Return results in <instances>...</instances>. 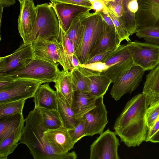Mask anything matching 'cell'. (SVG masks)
I'll return each mask as SVG.
<instances>
[{"instance_id":"cell-1","label":"cell","mask_w":159,"mask_h":159,"mask_svg":"<svg viewBox=\"0 0 159 159\" xmlns=\"http://www.w3.org/2000/svg\"><path fill=\"white\" fill-rule=\"evenodd\" d=\"M149 105L142 93L133 97L116 119L113 128L128 147L139 146L146 139L149 130L146 113Z\"/></svg>"},{"instance_id":"cell-2","label":"cell","mask_w":159,"mask_h":159,"mask_svg":"<svg viewBox=\"0 0 159 159\" xmlns=\"http://www.w3.org/2000/svg\"><path fill=\"white\" fill-rule=\"evenodd\" d=\"M44 125L38 108L30 111L25 119V125L19 143L25 144L34 159H76L74 151L63 154L57 152L45 140Z\"/></svg>"},{"instance_id":"cell-3","label":"cell","mask_w":159,"mask_h":159,"mask_svg":"<svg viewBox=\"0 0 159 159\" xmlns=\"http://www.w3.org/2000/svg\"><path fill=\"white\" fill-rule=\"evenodd\" d=\"M36 19L27 36V42L31 43L38 39L59 41L60 27L52 3H44L36 6Z\"/></svg>"},{"instance_id":"cell-4","label":"cell","mask_w":159,"mask_h":159,"mask_svg":"<svg viewBox=\"0 0 159 159\" xmlns=\"http://www.w3.org/2000/svg\"><path fill=\"white\" fill-rule=\"evenodd\" d=\"M89 10L82 13L81 19L85 26L80 42L74 54L80 64L85 63L96 45L102 32L103 20L98 11L90 12Z\"/></svg>"},{"instance_id":"cell-5","label":"cell","mask_w":159,"mask_h":159,"mask_svg":"<svg viewBox=\"0 0 159 159\" xmlns=\"http://www.w3.org/2000/svg\"><path fill=\"white\" fill-rule=\"evenodd\" d=\"M58 64L54 65L35 57L20 70L0 77V81L24 78L38 80L43 83L54 82L61 72L58 68Z\"/></svg>"},{"instance_id":"cell-6","label":"cell","mask_w":159,"mask_h":159,"mask_svg":"<svg viewBox=\"0 0 159 159\" xmlns=\"http://www.w3.org/2000/svg\"><path fill=\"white\" fill-rule=\"evenodd\" d=\"M43 83L38 80L24 78L0 81V103L33 97Z\"/></svg>"},{"instance_id":"cell-7","label":"cell","mask_w":159,"mask_h":159,"mask_svg":"<svg viewBox=\"0 0 159 159\" xmlns=\"http://www.w3.org/2000/svg\"><path fill=\"white\" fill-rule=\"evenodd\" d=\"M101 0L105 7L113 13L130 35L136 33L137 27L135 15L138 7V0Z\"/></svg>"},{"instance_id":"cell-8","label":"cell","mask_w":159,"mask_h":159,"mask_svg":"<svg viewBox=\"0 0 159 159\" xmlns=\"http://www.w3.org/2000/svg\"><path fill=\"white\" fill-rule=\"evenodd\" d=\"M126 45L135 66L146 71L153 69L159 64V46L131 41Z\"/></svg>"},{"instance_id":"cell-9","label":"cell","mask_w":159,"mask_h":159,"mask_svg":"<svg viewBox=\"0 0 159 159\" xmlns=\"http://www.w3.org/2000/svg\"><path fill=\"white\" fill-rule=\"evenodd\" d=\"M35 57L31 43H24L11 54L0 58V77L20 70Z\"/></svg>"},{"instance_id":"cell-10","label":"cell","mask_w":159,"mask_h":159,"mask_svg":"<svg viewBox=\"0 0 159 159\" xmlns=\"http://www.w3.org/2000/svg\"><path fill=\"white\" fill-rule=\"evenodd\" d=\"M115 132L108 129L102 134L90 147V159H119V140Z\"/></svg>"},{"instance_id":"cell-11","label":"cell","mask_w":159,"mask_h":159,"mask_svg":"<svg viewBox=\"0 0 159 159\" xmlns=\"http://www.w3.org/2000/svg\"><path fill=\"white\" fill-rule=\"evenodd\" d=\"M36 58L54 65L59 63L66 70L62 47L59 41L38 39L31 43Z\"/></svg>"},{"instance_id":"cell-12","label":"cell","mask_w":159,"mask_h":159,"mask_svg":"<svg viewBox=\"0 0 159 159\" xmlns=\"http://www.w3.org/2000/svg\"><path fill=\"white\" fill-rule=\"evenodd\" d=\"M145 70L135 66L118 77L113 82L110 94L116 101H118L125 94L130 93L136 89L142 81Z\"/></svg>"},{"instance_id":"cell-13","label":"cell","mask_w":159,"mask_h":159,"mask_svg":"<svg viewBox=\"0 0 159 159\" xmlns=\"http://www.w3.org/2000/svg\"><path fill=\"white\" fill-rule=\"evenodd\" d=\"M103 98V96L97 98L95 107L83 117L85 126V136L101 134L108 122Z\"/></svg>"},{"instance_id":"cell-14","label":"cell","mask_w":159,"mask_h":159,"mask_svg":"<svg viewBox=\"0 0 159 159\" xmlns=\"http://www.w3.org/2000/svg\"><path fill=\"white\" fill-rule=\"evenodd\" d=\"M138 7L136 13L137 28L159 27V0H138Z\"/></svg>"},{"instance_id":"cell-15","label":"cell","mask_w":159,"mask_h":159,"mask_svg":"<svg viewBox=\"0 0 159 159\" xmlns=\"http://www.w3.org/2000/svg\"><path fill=\"white\" fill-rule=\"evenodd\" d=\"M43 136L45 141L59 153L64 154L74 148L75 143L71 140L68 129L63 126L46 130Z\"/></svg>"},{"instance_id":"cell-16","label":"cell","mask_w":159,"mask_h":159,"mask_svg":"<svg viewBox=\"0 0 159 159\" xmlns=\"http://www.w3.org/2000/svg\"><path fill=\"white\" fill-rule=\"evenodd\" d=\"M35 7L33 0H26L20 4L18 27L19 33L24 43L27 42V36L31 32L36 20Z\"/></svg>"},{"instance_id":"cell-17","label":"cell","mask_w":159,"mask_h":159,"mask_svg":"<svg viewBox=\"0 0 159 159\" xmlns=\"http://www.w3.org/2000/svg\"><path fill=\"white\" fill-rule=\"evenodd\" d=\"M51 3L58 19L60 27L65 33L75 17L81 13L90 10L86 7L77 5L61 3Z\"/></svg>"},{"instance_id":"cell-18","label":"cell","mask_w":159,"mask_h":159,"mask_svg":"<svg viewBox=\"0 0 159 159\" xmlns=\"http://www.w3.org/2000/svg\"><path fill=\"white\" fill-rule=\"evenodd\" d=\"M120 45L119 39L116 32L103 20L102 32L97 43L90 54L88 60L103 52L114 51Z\"/></svg>"},{"instance_id":"cell-19","label":"cell","mask_w":159,"mask_h":159,"mask_svg":"<svg viewBox=\"0 0 159 159\" xmlns=\"http://www.w3.org/2000/svg\"><path fill=\"white\" fill-rule=\"evenodd\" d=\"M34 108H41L57 111V98L56 91L49 83L41 84L33 97Z\"/></svg>"},{"instance_id":"cell-20","label":"cell","mask_w":159,"mask_h":159,"mask_svg":"<svg viewBox=\"0 0 159 159\" xmlns=\"http://www.w3.org/2000/svg\"><path fill=\"white\" fill-rule=\"evenodd\" d=\"M97 98L89 93L75 92L71 107L77 120L81 121L85 114L95 107Z\"/></svg>"},{"instance_id":"cell-21","label":"cell","mask_w":159,"mask_h":159,"mask_svg":"<svg viewBox=\"0 0 159 159\" xmlns=\"http://www.w3.org/2000/svg\"><path fill=\"white\" fill-rule=\"evenodd\" d=\"M142 93L149 106L159 101V64L146 75Z\"/></svg>"},{"instance_id":"cell-22","label":"cell","mask_w":159,"mask_h":159,"mask_svg":"<svg viewBox=\"0 0 159 159\" xmlns=\"http://www.w3.org/2000/svg\"><path fill=\"white\" fill-rule=\"evenodd\" d=\"M70 72L75 92L89 93L91 82L90 76L96 72L80 66L74 68Z\"/></svg>"},{"instance_id":"cell-23","label":"cell","mask_w":159,"mask_h":159,"mask_svg":"<svg viewBox=\"0 0 159 159\" xmlns=\"http://www.w3.org/2000/svg\"><path fill=\"white\" fill-rule=\"evenodd\" d=\"M25 122L23 113L0 117V141L18 130Z\"/></svg>"},{"instance_id":"cell-24","label":"cell","mask_w":159,"mask_h":159,"mask_svg":"<svg viewBox=\"0 0 159 159\" xmlns=\"http://www.w3.org/2000/svg\"><path fill=\"white\" fill-rule=\"evenodd\" d=\"M57 98V111L63 126L68 129L74 128L80 121L77 120L71 106L63 96L56 91Z\"/></svg>"},{"instance_id":"cell-25","label":"cell","mask_w":159,"mask_h":159,"mask_svg":"<svg viewBox=\"0 0 159 159\" xmlns=\"http://www.w3.org/2000/svg\"><path fill=\"white\" fill-rule=\"evenodd\" d=\"M54 83L56 91L63 96L71 107L75 92L71 81L70 72L63 70Z\"/></svg>"},{"instance_id":"cell-26","label":"cell","mask_w":159,"mask_h":159,"mask_svg":"<svg viewBox=\"0 0 159 159\" xmlns=\"http://www.w3.org/2000/svg\"><path fill=\"white\" fill-rule=\"evenodd\" d=\"M24 125L10 135L0 141V159H7L17 147L20 139Z\"/></svg>"},{"instance_id":"cell-27","label":"cell","mask_w":159,"mask_h":159,"mask_svg":"<svg viewBox=\"0 0 159 159\" xmlns=\"http://www.w3.org/2000/svg\"><path fill=\"white\" fill-rule=\"evenodd\" d=\"M90 77L91 82L89 93L96 98L104 96L112 83L111 80L98 72H96Z\"/></svg>"},{"instance_id":"cell-28","label":"cell","mask_w":159,"mask_h":159,"mask_svg":"<svg viewBox=\"0 0 159 159\" xmlns=\"http://www.w3.org/2000/svg\"><path fill=\"white\" fill-rule=\"evenodd\" d=\"M135 66L131 57L119 61L111 65L104 71L101 75L108 77L113 83L115 80L125 72Z\"/></svg>"},{"instance_id":"cell-29","label":"cell","mask_w":159,"mask_h":159,"mask_svg":"<svg viewBox=\"0 0 159 159\" xmlns=\"http://www.w3.org/2000/svg\"><path fill=\"white\" fill-rule=\"evenodd\" d=\"M83 12L80 13L73 19L69 28L65 33L74 45V52L80 42L84 30L85 26L81 19V15Z\"/></svg>"},{"instance_id":"cell-30","label":"cell","mask_w":159,"mask_h":159,"mask_svg":"<svg viewBox=\"0 0 159 159\" xmlns=\"http://www.w3.org/2000/svg\"><path fill=\"white\" fill-rule=\"evenodd\" d=\"M58 40L62 47L66 67L65 71H70L73 68L72 60L74 53V47L72 42L60 27Z\"/></svg>"},{"instance_id":"cell-31","label":"cell","mask_w":159,"mask_h":159,"mask_svg":"<svg viewBox=\"0 0 159 159\" xmlns=\"http://www.w3.org/2000/svg\"><path fill=\"white\" fill-rule=\"evenodd\" d=\"M45 127L47 129H53L63 126L57 111L38 108Z\"/></svg>"},{"instance_id":"cell-32","label":"cell","mask_w":159,"mask_h":159,"mask_svg":"<svg viewBox=\"0 0 159 159\" xmlns=\"http://www.w3.org/2000/svg\"><path fill=\"white\" fill-rule=\"evenodd\" d=\"M135 33L139 38L143 39L145 42L159 46V27H139Z\"/></svg>"},{"instance_id":"cell-33","label":"cell","mask_w":159,"mask_h":159,"mask_svg":"<svg viewBox=\"0 0 159 159\" xmlns=\"http://www.w3.org/2000/svg\"><path fill=\"white\" fill-rule=\"evenodd\" d=\"M26 100L7 102L0 103V117L23 113Z\"/></svg>"},{"instance_id":"cell-34","label":"cell","mask_w":159,"mask_h":159,"mask_svg":"<svg viewBox=\"0 0 159 159\" xmlns=\"http://www.w3.org/2000/svg\"><path fill=\"white\" fill-rule=\"evenodd\" d=\"M105 8L113 22L116 32L119 39L120 43L124 40L128 42L131 41L129 38L130 35L123 28L117 17L111 10L105 7Z\"/></svg>"},{"instance_id":"cell-35","label":"cell","mask_w":159,"mask_h":159,"mask_svg":"<svg viewBox=\"0 0 159 159\" xmlns=\"http://www.w3.org/2000/svg\"><path fill=\"white\" fill-rule=\"evenodd\" d=\"M145 117L149 130L159 117V101L149 105L146 111Z\"/></svg>"},{"instance_id":"cell-36","label":"cell","mask_w":159,"mask_h":159,"mask_svg":"<svg viewBox=\"0 0 159 159\" xmlns=\"http://www.w3.org/2000/svg\"><path fill=\"white\" fill-rule=\"evenodd\" d=\"M71 140L75 144L82 137L85 136V126L83 120L80 121L74 128L68 129Z\"/></svg>"},{"instance_id":"cell-37","label":"cell","mask_w":159,"mask_h":159,"mask_svg":"<svg viewBox=\"0 0 159 159\" xmlns=\"http://www.w3.org/2000/svg\"><path fill=\"white\" fill-rule=\"evenodd\" d=\"M52 3H61L77 5L86 7L90 11L92 5L89 0H50Z\"/></svg>"},{"instance_id":"cell-38","label":"cell","mask_w":159,"mask_h":159,"mask_svg":"<svg viewBox=\"0 0 159 159\" xmlns=\"http://www.w3.org/2000/svg\"><path fill=\"white\" fill-rule=\"evenodd\" d=\"M80 66L84 67L92 71L101 73L108 68L105 63L99 62L89 64H80Z\"/></svg>"},{"instance_id":"cell-39","label":"cell","mask_w":159,"mask_h":159,"mask_svg":"<svg viewBox=\"0 0 159 159\" xmlns=\"http://www.w3.org/2000/svg\"><path fill=\"white\" fill-rule=\"evenodd\" d=\"M114 51H108L97 54L88 60L84 64L103 62Z\"/></svg>"},{"instance_id":"cell-40","label":"cell","mask_w":159,"mask_h":159,"mask_svg":"<svg viewBox=\"0 0 159 159\" xmlns=\"http://www.w3.org/2000/svg\"><path fill=\"white\" fill-rule=\"evenodd\" d=\"M98 12H99L104 21L116 32L115 27L111 17L108 15L105 7L102 10Z\"/></svg>"},{"instance_id":"cell-41","label":"cell","mask_w":159,"mask_h":159,"mask_svg":"<svg viewBox=\"0 0 159 159\" xmlns=\"http://www.w3.org/2000/svg\"><path fill=\"white\" fill-rule=\"evenodd\" d=\"M159 130V117L157 119L152 127L148 130L146 142L149 141L152 137Z\"/></svg>"},{"instance_id":"cell-42","label":"cell","mask_w":159,"mask_h":159,"mask_svg":"<svg viewBox=\"0 0 159 159\" xmlns=\"http://www.w3.org/2000/svg\"><path fill=\"white\" fill-rule=\"evenodd\" d=\"M92 10L95 11H100L105 7L104 4L101 0H96L92 3Z\"/></svg>"},{"instance_id":"cell-43","label":"cell","mask_w":159,"mask_h":159,"mask_svg":"<svg viewBox=\"0 0 159 159\" xmlns=\"http://www.w3.org/2000/svg\"><path fill=\"white\" fill-rule=\"evenodd\" d=\"M16 2V0H0V6L3 7H9Z\"/></svg>"},{"instance_id":"cell-44","label":"cell","mask_w":159,"mask_h":159,"mask_svg":"<svg viewBox=\"0 0 159 159\" xmlns=\"http://www.w3.org/2000/svg\"><path fill=\"white\" fill-rule=\"evenodd\" d=\"M72 63L73 68L80 66V64L78 59L74 54L72 57Z\"/></svg>"},{"instance_id":"cell-45","label":"cell","mask_w":159,"mask_h":159,"mask_svg":"<svg viewBox=\"0 0 159 159\" xmlns=\"http://www.w3.org/2000/svg\"><path fill=\"white\" fill-rule=\"evenodd\" d=\"M149 142L153 143H159V130L152 137Z\"/></svg>"},{"instance_id":"cell-46","label":"cell","mask_w":159,"mask_h":159,"mask_svg":"<svg viewBox=\"0 0 159 159\" xmlns=\"http://www.w3.org/2000/svg\"><path fill=\"white\" fill-rule=\"evenodd\" d=\"M0 25H1L2 15L3 9L4 7H3L1 6H0Z\"/></svg>"},{"instance_id":"cell-47","label":"cell","mask_w":159,"mask_h":159,"mask_svg":"<svg viewBox=\"0 0 159 159\" xmlns=\"http://www.w3.org/2000/svg\"><path fill=\"white\" fill-rule=\"evenodd\" d=\"M20 2V4H21L22 2L26 0H18Z\"/></svg>"}]
</instances>
